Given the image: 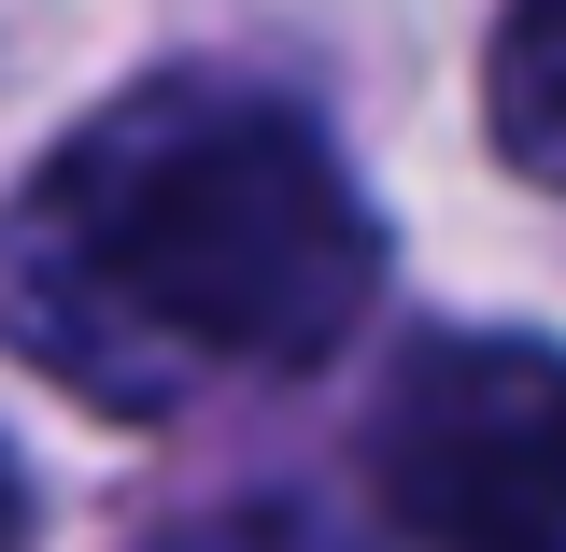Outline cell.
<instances>
[{"instance_id": "6da1fadb", "label": "cell", "mask_w": 566, "mask_h": 552, "mask_svg": "<svg viewBox=\"0 0 566 552\" xmlns=\"http://www.w3.org/2000/svg\"><path fill=\"white\" fill-rule=\"evenodd\" d=\"M382 298V227L297 100L142 85L0 212V341L57 397L156 425L212 383H283Z\"/></svg>"}, {"instance_id": "7a4b0ae2", "label": "cell", "mask_w": 566, "mask_h": 552, "mask_svg": "<svg viewBox=\"0 0 566 552\" xmlns=\"http://www.w3.org/2000/svg\"><path fill=\"white\" fill-rule=\"evenodd\" d=\"M368 496L411 552H566V354L424 341L382 383Z\"/></svg>"}, {"instance_id": "3957f363", "label": "cell", "mask_w": 566, "mask_h": 552, "mask_svg": "<svg viewBox=\"0 0 566 552\" xmlns=\"http://www.w3.org/2000/svg\"><path fill=\"white\" fill-rule=\"evenodd\" d=\"M482 114H495V156L524 185H566V0H510L495 14Z\"/></svg>"}, {"instance_id": "277c9868", "label": "cell", "mask_w": 566, "mask_h": 552, "mask_svg": "<svg viewBox=\"0 0 566 552\" xmlns=\"http://www.w3.org/2000/svg\"><path fill=\"white\" fill-rule=\"evenodd\" d=\"M170 552H312V539H297V510H212L199 539H170Z\"/></svg>"}, {"instance_id": "5b68a950", "label": "cell", "mask_w": 566, "mask_h": 552, "mask_svg": "<svg viewBox=\"0 0 566 552\" xmlns=\"http://www.w3.org/2000/svg\"><path fill=\"white\" fill-rule=\"evenodd\" d=\"M0 552H29V468H14V439H0Z\"/></svg>"}]
</instances>
